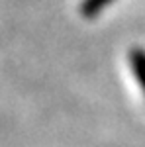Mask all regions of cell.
<instances>
[{"label":"cell","instance_id":"7a4b0ae2","mask_svg":"<svg viewBox=\"0 0 145 147\" xmlns=\"http://www.w3.org/2000/svg\"><path fill=\"white\" fill-rule=\"evenodd\" d=\"M114 0H84L82 2V12L86 16H96L98 12H102L104 6H110Z\"/></svg>","mask_w":145,"mask_h":147},{"label":"cell","instance_id":"6da1fadb","mask_svg":"<svg viewBox=\"0 0 145 147\" xmlns=\"http://www.w3.org/2000/svg\"><path fill=\"white\" fill-rule=\"evenodd\" d=\"M129 69H132V75L137 80L139 88L145 94V49L135 47L129 51Z\"/></svg>","mask_w":145,"mask_h":147}]
</instances>
